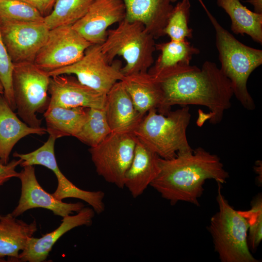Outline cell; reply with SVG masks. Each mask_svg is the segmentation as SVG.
I'll list each match as a JSON object with an SVG mask.
<instances>
[{"label":"cell","instance_id":"ffe728a7","mask_svg":"<svg viewBox=\"0 0 262 262\" xmlns=\"http://www.w3.org/2000/svg\"><path fill=\"white\" fill-rule=\"evenodd\" d=\"M37 230L35 221L28 224L11 213L0 215V262L6 257L16 262L29 239Z\"/></svg>","mask_w":262,"mask_h":262},{"label":"cell","instance_id":"6da1fadb","mask_svg":"<svg viewBox=\"0 0 262 262\" xmlns=\"http://www.w3.org/2000/svg\"><path fill=\"white\" fill-rule=\"evenodd\" d=\"M151 75L162 91V101L157 109L161 114L167 115L176 105H201L208 108L209 113L201 112L197 124L201 126L207 120L217 124L231 106L233 96L231 82L213 62L206 61L201 68L177 65Z\"/></svg>","mask_w":262,"mask_h":262},{"label":"cell","instance_id":"836d02e7","mask_svg":"<svg viewBox=\"0 0 262 262\" xmlns=\"http://www.w3.org/2000/svg\"><path fill=\"white\" fill-rule=\"evenodd\" d=\"M3 93H4L3 87L0 81V95H3Z\"/></svg>","mask_w":262,"mask_h":262},{"label":"cell","instance_id":"9c48e42d","mask_svg":"<svg viewBox=\"0 0 262 262\" xmlns=\"http://www.w3.org/2000/svg\"><path fill=\"white\" fill-rule=\"evenodd\" d=\"M121 68L119 64H110L107 61L100 45L92 44L79 60L48 74L50 77L74 75L81 83L106 95L116 82L124 78Z\"/></svg>","mask_w":262,"mask_h":262},{"label":"cell","instance_id":"9a60e30c","mask_svg":"<svg viewBox=\"0 0 262 262\" xmlns=\"http://www.w3.org/2000/svg\"><path fill=\"white\" fill-rule=\"evenodd\" d=\"M95 213L92 208L83 207L75 215L70 214L63 217L60 226L52 231L40 238L30 237L25 247L20 253L16 262L45 261L53 246L60 237L75 228L91 225Z\"/></svg>","mask_w":262,"mask_h":262},{"label":"cell","instance_id":"e0dca14e","mask_svg":"<svg viewBox=\"0 0 262 262\" xmlns=\"http://www.w3.org/2000/svg\"><path fill=\"white\" fill-rule=\"evenodd\" d=\"M178 0H122L126 17L131 21H138L155 39L164 36V29Z\"/></svg>","mask_w":262,"mask_h":262},{"label":"cell","instance_id":"d6a6232c","mask_svg":"<svg viewBox=\"0 0 262 262\" xmlns=\"http://www.w3.org/2000/svg\"><path fill=\"white\" fill-rule=\"evenodd\" d=\"M254 7V12L258 14H262V0H247Z\"/></svg>","mask_w":262,"mask_h":262},{"label":"cell","instance_id":"4dcf8cb0","mask_svg":"<svg viewBox=\"0 0 262 262\" xmlns=\"http://www.w3.org/2000/svg\"><path fill=\"white\" fill-rule=\"evenodd\" d=\"M22 160H13L7 164H3L0 162V186L10 179L14 177L18 178L19 172L16 170L17 165H20Z\"/></svg>","mask_w":262,"mask_h":262},{"label":"cell","instance_id":"603a6c76","mask_svg":"<svg viewBox=\"0 0 262 262\" xmlns=\"http://www.w3.org/2000/svg\"><path fill=\"white\" fill-rule=\"evenodd\" d=\"M230 18L231 30L236 34H245L260 44L262 43V14L251 11L240 0H216Z\"/></svg>","mask_w":262,"mask_h":262},{"label":"cell","instance_id":"4316f807","mask_svg":"<svg viewBox=\"0 0 262 262\" xmlns=\"http://www.w3.org/2000/svg\"><path fill=\"white\" fill-rule=\"evenodd\" d=\"M191 4L189 0H181L174 6L164 29V35L171 40L180 41L193 37V30L188 26Z\"/></svg>","mask_w":262,"mask_h":262},{"label":"cell","instance_id":"30bf717a","mask_svg":"<svg viewBox=\"0 0 262 262\" xmlns=\"http://www.w3.org/2000/svg\"><path fill=\"white\" fill-rule=\"evenodd\" d=\"M91 45L71 26L57 27L49 30L33 63L49 72L76 62Z\"/></svg>","mask_w":262,"mask_h":262},{"label":"cell","instance_id":"5b68a950","mask_svg":"<svg viewBox=\"0 0 262 262\" xmlns=\"http://www.w3.org/2000/svg\"><path fill=\"white\" fill-rule=\"evenodd\" d=\"M155 38L138 21L125 18L117 27L108 30L105 41L100 45L107 61L121 56L125 61L121 68L124 76L147 72L154 63Z\"/></svg>","mask_w":262,"mask_h":262},{"label":"cell","instance_id":"8992f818","mask_svg":"<svg viewBox=\"0 0 262 262\" xmlns=\"http://www.w3.org/2000/svg\"><path fill=\"white\" fill-rule=\"evenodd\" d=\"M217 183L219 210L211 218L208 229L215 250L222 262H257L249 249L246 219L229 204L222 194L221 184Z\"/></svg>","mask_w":262,"mask_h":262},{"label":"cell","instance_id":"2e32d148","mask_svg":"<svg viewBox=\"0 0 262 262\" xmlns=\"http://www.w3.org/2000/svg\"><path fill=\"white\" fill-rule=\"evenodd\" d=\"M104 109L114 132L133 133L145 115L135 108L122 81L116 82L107 93Z\"/></svg>","mask_w":262,"mask_h":262},{"label":"cell","instance_id":"52a82bcc","mask_svg":"<svg viewBox=\"0 0 262 262\" xmlns=\"http://www.w3.org/2000/svg\"><path fill=\"white\" fill-rule=\"evenodd\" d=\"M13 89L17 114L29 126L41 127L37 114L45 112L49 104L50 76L34 63H14Z\"/></svg>","mask_w":262,"mask_h":262},{"label":"cell","instance_id":"7402d4cb","mask_svg":"<svg viewBox=\"0 0 262 262\" xmlns=\"http://www.w3.org/2000/svg\"><path fill=\"white\" fill-rule=\"evenodd\" d=\"M88 109L82 107L48 108L44 113L47 132L56 139L75 137L87 119Z\"/></svg>","mask_w":262,"mask_h":262},{"label":"cell","instance_id":"44dd1931","mask_svg":"<svg viewBox=\"0 0 262 262\" xmlns=\"http://www.w3.org/2000/svg\"><path fill=\"white\" fill-rule=\"evenodd\" d=\"M121 81L140 113L145 115L150 109L158 108L162 99V91L156 80L148 72L125 76Z\"/></svg>","mask_w":262,"mask_h":262},{"label":"cell","instance_id":"277c9868","mask_svg":"<svg viewBox=\"0 0 262 262\" xmlns=\"http://www.w3.org/2000/svg\"><path fill=\"white\" fill-rule=\"evenodd\" d=\"M191 115L188 106L167 115L149 110L133 132L134 136L160 158L169 159L179 152L192 151L186 130Z\"/></svg>","mask_w":262,"mask_h":262},{"label":"cell","instance_id":"5bb4252c","mask_svg":"<svg viewBox=\"0 0 262 262\" xmlns=\"http://www.w3.org/2000/svg\"><path fill=\"white\" fill-rule=\"evenodd\" d=\"M48 93L50 97L48 108H103L106 97L67 74L50 77Z\"/></svg>","mask_w":262,"mask_h":262},{"label":"cell","instance_id":"f546056e","mask_svg":"<svg viewBox=\"0 0 262 262\" xmlns=\"http://www.w3.org/2000/svg\"><path fill=\"white\" fill-rule=\"evenodd\" d=\"M13 67V63L3 41L0 30V81L4 89L3 95L10 106L15 111L16 107L12 83Z\"/></svg>","mask_w":262,"mask_h":262},{"label":"cell","instance_id":"1f68e13d","mask_svg":"<svg viewBox=\"0 0 262 262\" xmlns=\"http://www.w3.org/2000/svg\"><path fill=\"white\" fill-rule=\"evenodd\" d=\"M35 8L45 17L52 11L56 0H20Z\"/></svg>","mask_w":262,"mask_h":262},{"label":"cell","instance_id":"484cf974","mask_svg":"<svg viewBox=\"0 0 262 262\" xmlns=\"http://www.w3.org/2000/svg\"><path fill=\"white\" fill-rule=\"evenodd\" d=\"M111 132L103 108H89L86 121L75 136L90 147L103 141Z\"/></svg>","mask_w":262,"mask_h":262},{"label":"cell","instance_id":"3957f363","mask_svg":"<svg viewBox=\"0 0 262 262\" xmlns=\"http://www.w3.org/2000/svg\"><path fill=\"white\" fill-rule=\"evenodd\" d=\"M205 11L215 31L219 68L230 81L233 95L241 105L253 110L255 105L247 90V82L252 72L262 64V50L240 42L219 23L207 8Z\"/></svg>","mask_w":262,"mask_h":262},{"label":"cell","instance_id":"83f0119b","mask_svg":"<svg viewBox=\"0 0 262 262\" xmlns=\"http://www.w3.org/2000/svg\"><path fill=\"white\" fill-rule=\"evenodd\" d=\"M0 18L17 21H41L44 17L35 8L20 0H0Z\"/></svg>","mask_w":262,"mask_h":262},{"label":"cell","instance_id":"cb8c5ba5","mask_svg":"<svg viewBox=\"0 0 262 262\" xmlns=\"http://www.w3.org/2000/svg\"><path fill=\"white\" fill-rule=\"evenodd\" d=\"M155 49L161 53L154 65L148 71L150 74L177 65H189L193 56L200 52L187 39L180 41L170 40L166 43L156 44Z\"/></svg>","mask_w":262,"mask_h":262},{"label":"cell","instance_id":"7a4b0ae2","mask_svg":"<svg viewBox=\"0 0 262 262\" xmlns=\"http://www.w3.org/2000/svg\"><path fill=\"white\" fill-rule=\"evenodd\" d=\"M159 171L150 186L172 205L185 201L199 205L207 180L222 184L229 175L220 158L198 147L179 152L174 158L158 159Z\"/></svg>","mask_w":262,"mask_h":262},{"label":"cell","instance_id":"e575fe53","mask_svg":"<svg viewBox=\"0 0 262 262\" xmlns=\"http://www.w3.org/2000/svg\"><path fill=\"white\" fill-rule=\"evenodd\" d=\"M198 0L200 3V4H201V5L202 6V7H203L204 9L206 7V6L205 5V4L203 3L202 0Z\"/></svg>","mask_w":262,"mask_h":262},{"label":"cell","instance_id":"7c38bea8","mask_svg":"<svg viewBox=\"0 0 262 262\" xmlns=\"http://www.w3.org/2000/svg\"><path fill=\"white\" fill-rule=\"evenodd\" d=\"M18 178L21 181V195L17 205L11 213L14 217H17L29 210L41 208L64 217L84 207L82 202L65 203L47 192L37 180L33 165L23 167Z\"/></svg>","mask_w":262,"mask_h":262},{"label":"cell","instance_id":"8fae6325","mask_svg":"<svg viewBox=\"0 0 262 262\" xmlns=\"http://www.w3.org/2000/svg\"><path fill=\"white\" fill-rule=\"evenodd\" d=\"M0 19L2 38L13 64L33 63L50 30L44 21Z\"/></svg>","mask_w":262,"mask_h":262},{"label":"cell","instance_id":"ac0fdd59","mask_svg":"<svg viewBox=\"0 0 262 262\" xmlns=\"http://www.w3.org/2000/svg\"><path fill=\"white\" fill-rule=\"evenodd\" d=\"M159 157L136 138L133 157L124 180V187L133 197L141 196L156 177Z\"/></svg>","mask_w":262,"mask_h":262},{"label":"cell","instance_id":"ba28073f","mask_svg":"<svg viewBox=\"0 0 262 262\" xmlns=\"http://www.w3.org/2000/svg\"><path fill=\"white\" fill-rule=\"evenodd\" d=\"M136 137L133 133L111 132L89 151L98 174L123 188L125 175L132 160Z\"/></svg>","mask_w":262,"mask_h":262},{"label":"cell","instance_id":"4fadbf2b","mask_svg":"<svg viewBox=\"0 0 262 262\" xmlns=\"http://www.w3.org/2000/svg\"><path fill=\"white\" fill-rule=\"evenodd\" d=\"M125 17L122 0H95L84 16L71 26L92 44L101 45L108 28Z\"/></svg>","mask_w":262,"mask_h":262},{"label":"cell","instance_id":"f1b7e54d","mask_svg":"<svg viewBox=\"0 0 262 262\" xmlns=\"http://www.w3.org/2000/svg\"><path fill=\"white\" fill-rule=\"evenodd\" d=\"M248 225L247 240L249 247L255 249L262 239V197L259 194L251 202L250 210L240 211Z\"/></svg>","mask_w":262,"mask_h":262},{"label":"cell","instance_id":"d6986e66","mask_svg":"<svg viewBox=\"0 0 262 262\" xmlns=\"http://www.w3.org/2000/svg\"><path fill=\"white\" fill-rule=\"evenodd\" d=\"M46 128L32 127L21 120L3 95H0V162L9 163L11 152L16 144L30 134L43 135Z\"/></svg>","mask_w":262,"mask_h":262},{"label":"cell","instance_id":"d4e9b609","mask_svg":"<svg viewBox=\"0 0 262 262\" xmlns=\"http://www.w3.org/2000/svg\"><path fill=\"white\" fill-rule=\"evenodd\" d=\"M95 0H56L44 21L49 30L72 26L86 13Z\"/></svg>","mask_w":262,"mask_h":262}]
</instances>
